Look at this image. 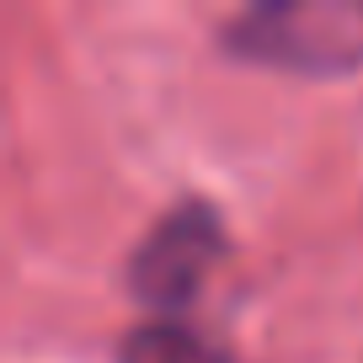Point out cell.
I'll return each mask as SVG.
<instances>
[{"instance_id":"cell-1","label":"cell","mask_w":363,"mask_h":363,"mask_svg":"<svg viewBox=\"0 0 363 363\" xmlns=\"http://www.w3.org/2000/svg\"><path fill=\"white\" fill-rule=\"evenodd\" d=\"M219 43L246 65L337 75L363 65V0H278L230 16Z\"/></svg>"},{"instance_id":"cell-3","label":"cell","mask_w":363,"mask_h":363,"mask_svg":"<svg viewBox=\"0 0 363 363\" xmlns=\"http://www.w3.org/2000/svg\"><path fill=\"white\" fill-rule=\"evenodd\" d=\"M118 363H235V358L225 342L182 326V320H145L118 342Z\"/></svg>"},{"instance_id":"cell-2","label":"cell","mask_w":363,"mask_h":363,"mask_svg":"<svg viewBox=\"0 0 363 363\" xmlns=\"http://www.w3.org/2000/svg\"><path fill=\"white\" fill-rule=\"evenodd\" d=\"M219 251H225L219 208L187 198V203L166 208V214L155 219V230L134 246V257H128V284H134V294L145 299V305L182 310L203 289V278L219 262Z\"/></svg>"}]
</instances>
